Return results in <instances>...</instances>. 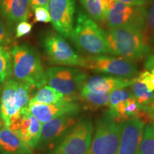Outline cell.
<instances>
[{
	"mask_svg": "<svg viewBox=\"0 0 154 154\" xmlns=\"http://www.w3.org/2000/svg\"><path fill=\"white\" fill-rule=\"evenodd\" d=\"M109 54L131 61L141 60L149 56L152 48L143 30L131 26L109 29L105 32Z\"/></svg>",
	"mask_w": 154,
	"mask_h": 154,
	"instance_id": "6da1fadb",
	"label": "cell"
},
{
	"mask_svg": "<svg viewBox=\"0 0 154 154\" xmlns=\"http://www.w3.org/2000/svg\"><path fill=\"white\" fill-rule=\"evenodd\" d=\"M13 79L34 88L47 85L46 71L37 51L28 44L16 45L11 50Z\"/></svg>",
	"mask_w": 154,
	"mask_h": 154,
	"instance_id": "7a4b0ae2",
	"label": "cell"
},
{
	"mask_svg": "<svg viewBox=\"0 0 154 154\" xmlns=\"http://www.w3.org/2000/svg\"><path fill=\"white\" fill-rule=\"evenodd\" d=\"M71 39L79 51L87 56L109 54L105 32L93 19L79 9Z\"/></svg>",
	"mask_w": 154,
	"mask_h": 154,
	"instance_id": "3957f363",
	"label": "cell"
},
{
	"mask_svg": "<svg viewBox=\"0 0 154 154\" xmlns=\"http://www.w3.org/2000/svg\"><path fill=\"white\" fill-rule=\"evenodd\" d=\"M33 87L29 84L13 78L6 81L0 97L2 118L6 126L8 127L21 111L27 107Z\"/></svg>",
	"mask_w": 154,
	"mask_h": 154,
	"instance_id": "277c9868",
	"label": "cell"
},
{
	"mask_svg": "<svg viewBox=\"0 0 154 154\" xmlns=\"http://www.w3.org/2000/svg\"><path fill=\"white\" fill-rule=\"evenodd\" d=\"M46 78L47 85L69 99L78 101L87 74L76 67L54 66L46 70Z\"/></svg>",
	"mask_w": 154,
	"mask_h": 154,
	"instance_id": "5b68a950",
	"label": "cell"
},
{
	"mask_svg": "<svg viewBox=\"0 0 154 154\" xmlns=\"http://www.w3.org/2000/svg\"><path fill=\"white\" fill-rule=\"evenodd\" d=\"M122 123L106 112L96 121L95 131L86 154H117Z\"/></svg>",
	"mask_w": 154,
	"mask_h": 154,
	"instance_id": "8992f818",
	"label": "cell"
},
{
	"mask_svg": "<svg viewBox=\"0 0 154 154\" xmlns=\"http://www.w3.org/2000/svg\"><path fill=\"white\" fill-rule=\"evenodd\" d=\"M42 46L51 64L84 68L85 57L79 54L59 33L49 32L46 34L42 39Z\"/></svg>",
	"mask_w": 154,
	"mask_h": 154,
	"instance_id": "52a82bcc",
	"label": "cell"
},
{
	"mask_svg": "<svg viewBox=\"0 0 154 154\" xmlns=\"http://www.w3.org/2000/svg\"><path fill=\"white\" fill-rule=\"evenodd\" d=\"M92 121L79 119L75 126L48 154H86L94 133Z\"/></svg>",
	"mask_w": 154,
	"mask_h": 154,
	"instance_id": "ba28073f",
	"label": "cell"
},
{
	"mask_svg": "<svg viewBox=\"0 0 154 154\" xmlns=\"http://www.w3.org/2000/svg\"><path fill=\"white\" fill-rule=\"evenodd\" d=\"M84 68L109 76L127 79L135 78L138 74V67L134 61L105 54L86 56Z\"/></svg>",
	"mask_w": 154,
	"mask_h": 154,
	"instance_id": "9c48e42d",
	"label": "cell"
},
{
	"mask_svg": "<svg viewBox=\"0 0 154 154\" xmlns=\"http://www.w3.org/2000/svg\"><path fill=\"white\" fill-rule=\"evenodd\" d=\"M146 7L128 5L115 0L105 11V22L109 29L131 26L143 31Z\"/></svg>",
	"mask_w": 154,
	"mask_h": 154,
	"instance_id": "30bf717a",
	"label": "cell"
},
{
	"mask_svg": "<svg viewBox=\"0 0 154 154\" xmlns=\"http://www.w3.org/2000/svg\"><path fill=\"white\" fill-rule=\"evenodd\" d=\"M79 113H68L42 124L41 136L36 149L50 151L62 140L79 121Z\"/></svg>",
	"mask_w": 154,
	"mask_h": 154,
	"instance_id": "8fae6325",
	"label": "cell"
},
{
	"mask_svg": "<svg viewBox=\"0 0 154 154\" xmlns=\"http://www.w3.org/2000/svg\"><path fill=\"white\" fill-rule=\"evenodd\" d=\"M48 10L51 24L57 33L70 38L74 27L75 0H49Z\"/></svg>",
	"mask_w": 154,
	"mask_h": 154,
	"instance_id": "7c38bea8",
	"label": "cell"
},
{
	"mask_svg": "<svg viewBox=\"0 0 154 154\" xmlns=\"http://www.w3.org/2000/svg\"><path fill=\"white\" fill-rule=\"evenodd\" d=\"M42 126V123L25 108L18 117L9 124L8 128L31 149H34L39 140Z\"/></svg>",
	"mask_w": 154,
	"mask_h": 154,
	"instance_id": "4fadbf2b",
	"label": "cell"
},
{
	"mask_svg": "<svg viewBox=\"0 0 154 154\" xmlns=\"http://www.w3.org/2000/svg\"><path fill=\"white\" fill-rule=\"evenodd\" d=\"M146 121L135 118L122 123L117 154H137L141 142Z\"/></svg>",
	"mask_w": 154,
	"mask_h": 154,
	"instance_id": "5bb4252c",
	"label": "cell"
},
{
	"mask_svg": "<svg viewBox=\"0 0 154 154\" xmlns=\"http://www.w3.org/2000/svg\"><path fill=\"white\" fill-rule=\"evenodd\" d=\"M81 107L78 101L68 100L57 104H44L29 102L26 107L29 112L42 124L68 113H79Z\"/></svg>",
	"mask_w": 154,
	"mask_h": 154,
	"instance_id": "9a60e30c",
	"label": "cell"
},
{
	"mask_svg": "<svg viewBox=\"0 0 154 154\" xmlns=\"http://www.w3.org/2000/svg\"><path fill=\"white\" fill-rule=\"evenodd\" d=\"M135 78L127 79L113 76H94L86 79L82 91L94 93H111L115 90L130 87Z\"/></svg>",
	"mask_w": 154,
	"mask_h": 154,
	"instance_id": "2e32d148",
	"label": "cell"
},
{
	"mask_svg": "<svg viewBox=\"0 0 154 154\" xmlns=\"http://www.w3.org/2000/svg\"><path fill=\"white\" fill-rule=\"evenodd\" d=\"M2 14L11 25L26 21L32 15L29 0H2Z\"/></svg>",
	"mask_w": 154,
	"mask_h": 154,
	"instance_id": "e0dca14e",
	"label": "cell"
},
{
	"mask_svg": "<svg viewBox=\"0 0 154 154\" xmlns=\"http://www.w3.org/2000/svg\"><path fill=\"white\" fill-rule=\"evenodd\" d=\"M0 153L34 154L33 149L4 124L0 128Z\"/></svg>",
	"mask_w": 154,
	"mask_h": 154,
	"instance_id": "ac0fdd59",
	"label": "cell"
},
{
	"mask_svg": "<svg viewBox=\"0 0 154 154\" xmlns=\"http://www.w3.org/2000/svg\"><path fill=\"white\" fill-rule=\"evenodd\" d=\"M109 94L110 93H94L82 90L79 95L78 101L86 110L94 111L109 106Z\"/></svg>",
	"mask_w": 154,
	"mask_h": 154,
	"instance_id": "d6986e66",
	"label": "cell"
},
{
	"mask_svg": "<svg viewBox=\"0 0 154 154\" xmlns=\"http://www.w3.org/2000/svg\"><path fill=\"white\" fill-rule=\"evenodd\" d=\"M72 100L63 96L51 86L44 85L38 88L37 92L31 98L29 102L40 103L44 104H57L63 102ZM75 101V100H73Z\"/></svg>",
	"mask_w": 154,
	"mask_h": 154,
	"instance_id": "ffe728a7",
	"label": "cell"
},
{
	"mask_svg": "<svg viewBox=\"0 0 154 154\" xmlns=\"http://www.w3.org/2000/svg\"><path fill=\"white\" fill-rule=\"evenodd\" d=\"M130 87L133 96L141 106L149 104L154 100V92L149 90L143 83L136 79V77Z\"/></svg>",
	"mask_w": 154,
	"mask_h": 154,
	"instance_id": "44dd1931",
	"label": "cell"
},
{
	"mask_svg": "<svg viewBox=\"0 0 154 154\" xmlns=\"http://www.w3.org/2000/svg\"><path fill=\"white\" fill-rule=\"evenodd\" d=\"M81 4L88 16L96 22H105V14L101 0H80Z\"/></svg>",
	"mask_w": 154,
	"mask_h": 154,
	"instance_id": "7402d4cb",
	"label": "cell"
},
{
	"mask_svg": "<svg viewBox=\"0 0 154 154\" xmlns=\"http://www.w3.org/2000/svg\"><path fill=\"white\" fill-rule=\"evenodd\" d=\"M143 32L152 49L154 48V0L146 6V13Z\"/></svg>",
	"mask_w": 154,
	"mask_h": 154,
	"instance_id": "603a6c76",
	"label": "cell"
},
{
	"mask_svg": "<svg viewBox=\"0 0 154 154\" xmlns=\"http://www.w3.org/2000/svg\"><path fill=\"white\" fill-rule=\"evenodd\" d=\"M137 154H154V126L146 124Z\"/></svg>",
	"mask_w": 154,
	"mask_h": 154,
	"instance_id": "cb8c5ba5",
	"label": "cell"
},
{
	"mask_svg": "<svg viewBox=\"0 0 154 154\" xmlns=\"http://www.w3.org/2000/svg\"><path fill=\"white\" fill-rule=\"evenodd\" d=\"M11 74V54L3 46H0V84L5 83Z\"/></svg>",
	"mask_w": 154,
	"mask_h": 154,
	"instance_id": "d4e9b609",
	"label": "cell"
},
{
	"mask_svg": "<svg viewBox=\"0 0 154 154\" xmlns=\"http://www.w3.org/2000/svg\"><path fill=\"white\" fill-rule=\"evenodd\" d=\"M32 9L34 12V22L42 23H49L51 22L48 8L44 7H36Z\"/></svg>",
	"mask_w": 154,
	"mask_h": 154,
	"instance_id": "484cf974",
	"label": "cell"
},
{
	"mask_svg": "<svg viewBox=\"0 0 154 154\" xmlns=\"http://www.w3.org/2000/svg\"><path fill=\"white\" fill-rule=\"evenodd\" d=\"M136 79L143 83L147 88L151 91L154 92V72L153 71L145 70L139 73Z\"/></svg>",
	"mask_w": 154,
	"mask_h": 154,
	"instance_id": "4316f807",
	"label": "cell"
},
{
	"mask_svg": "<svg viewBox=\"0 0 154 154\" xmlns=\"http://www.w3.org/2000/svg\"><path fill=\"white\" fill-rule=\"evenodd\" d=\"M32 29V24L24 21L17 24L16 27V34L15 38H20L22 36L28 35Z\"/></svg>",
	"mask_w": 154,
	"mask_h": 154,
	"instance_id": "83f0119b",
	"label": "cell"
},
{
	"mask_svg": "<svg viewBox=\"0 0 154 154\" xmlns=\"http://www.w3.org/2000/svg\"><path fill=\"white\" fill-rule=\"evenodd\" d=\"M11 42L9 34L5 24L0 19V46L9 44Z\"/></svg>",
	"mask_w": 154,
	"mask_h": 154,
	"instance_id": "f1b7e54d",
	"label": "cell"
},
{
	"mask_svg": "<svg viewBox=\"0 0 154 154\" xmlns=\"http://www.w3.org/2000/svg\"><path fill=\"white\" fill-rule=\"evenodd\" d=\"M119 1L128 5L138 6V7H146L151 0H119Z\"/></svg>",
	"mask_w": 154,
	"mask_h": 154,
	"instance_id": "f546056e",
	"label": "cell"
},
{
	"mask_svg": "<svg viewBox=\"0 0 154 154\" xmlns=\"http://www.w3.org/2000/svg\"><path fill=\"white\" fill-rule=\"evenodd\" d=\"M144 66L146 70L154 72V54H150L149 56L146 57Z\"/></svg>",
	"mask_w": 154,
	"mask_h": 154,
	"instance_id": "4dcf8cb0",
	"label": "cell"
},
{
	"mask_svg": "<svg viewBox=\"0 0 154 154\" xmlns=\"http://www.w3.org/2000/svg\"><path fill=\"white\" fill-rule=\"evenodd\" d=\"M32 8L36 7H44L48 8L49 0H29Z\"/></svg>",
	"mask_w": 154,
	"mask_h": 154,
	"instance_id": "1f68e13d",
	"label": "cell"
},
{
	"mask_svg": "<svg viewBox=\"0 0 154 154\" xmlns=\"http://www.w3.org/2000/svg\"><path fill=\"white\" fill-rule=\"evenodd\" d=\"M145 113V119L146 122L153 125L154 126V112L153 111H143Z\"/></svg>",
	"mask_w": 154,
	"mask_h": 154,
	"instance_id": "d6a6232c",
	"label": "cell"
},
{
	"mask_svg": "<svg viewBox=\"0 0 154 154\" xmlns=\"http://www.w3.org/2000/svg\"><path fill=\"white\" fill-rule=\"evenodd\" d=\"M142 110L143 111H153L154 112V100L152 101L149 104L141 106Z\"/></svg>",
	"mask_w": 154,
	"mask_h": 154,
	"instance_id": "836d02e7",
	"label": "cell"
},
{
	"mask_svg": "<svg viewBox=\"0 0 154 154\" xmlns=\"http://www.w3.org/2000/svg\"><path fill=\"white\" fill-rule=\"evenodd\" d=\"M2 124H3V121H2V118L1 109H0V128H1V126H2Z\"/></svg>",
	"mask_w": 154,
	"mask_h": 154,
	"instance_id": "e575fe53",
	"label": "cell"
},
{
	"mask_svg": "<svg viewBox=\"0 0 154 154\" xmlns=\"http://www.w3.org/2000/svg\"><path fill=\"white\" fill-rule=\"evenodd\" d=\"M1 2H2V0H0V3H1Z\"/></svg>",
	"mask_w": 154,
	"mask_h": 154,
	"instance_id": "d590c367",
	"label": "cell"
}]
</instances>
